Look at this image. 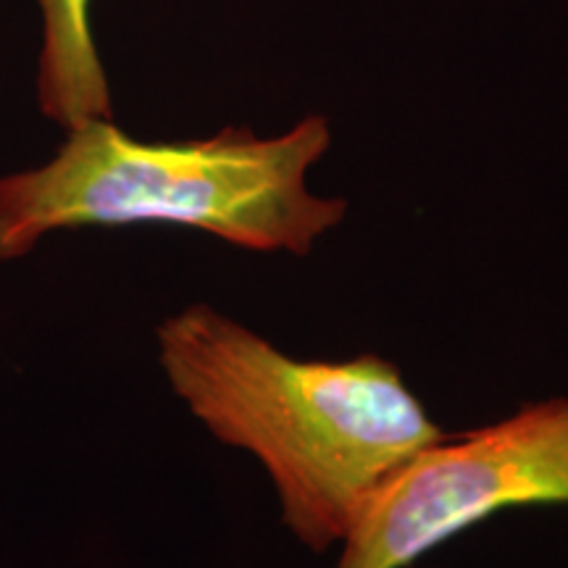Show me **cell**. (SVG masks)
<instances>
[{"instance_id":"obj_1","label":"cell","mask_w":568,"mask_h":568,"mask_svg":"<svg viewBox=\"0 0 568 568\" xmlns=\"http://www.w3.org/2000/svg\"><path fill=\"white\" fill-rule=\"evenodd\" d=\"M176 397L274 481L284 527L314 552L343 545L368 493L445 435L382 355L303 361L209 303L155 329Z\"/></svg>"},{"instance_id":"obj_2","label":"cell","mask_w":568,"mask_h":568,"mask_svg":"<svg viewBox=\"0 0 568 568\" xmlns=\"http://www.w3.org/2000/svg\"><path fill=\"white\" fill-rule=\"evenodd\" d=\"M48 163L0 176V261L77 226L176 224L258 253L308 255L345 222L343 197L316 195L308 172L332 145L326 116L261 138L247 126L201 140L142 142L92 119Z\"/></svg>"},{"instance_id":"obj_3","label":"cell","mask_w":568,"mask_h":568,"mask_svg":"<svg viewBox=\"0 0 568 568\" xmlns=\"http://www.w3.org/2000/svg\"><path fill=\"white\" fill-rule=\"evenodd\" d=\"M568 503V397L443 435L376 485L335 568H408L510 508Z\"/></svg>"},{"instance_id":"obj_4","label":"cell","mask_w":568,"mask_h":568,"mask_svg":"<svg viewBox=\"0 0 568 568\" xmlns=\"http://www.w3.org/2000/svg\"><path fill=\"white\" fill-rule=\"evenodd\" d=\"M42 48L38 63L40 111L63 130L113 119L109 77L90 27V0H38Z\"/></svg>"}]
</instances>
